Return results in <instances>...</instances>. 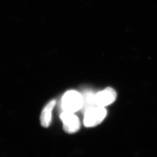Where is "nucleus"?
Here are the masks:
<instances>
[{
  "instance_id": "f257e3e1",
  "label": "nucleus",
  "mask_w": 157,
  "mask_h": 157,
  "mask_svg": "<svg viewBox=\"0 0 157 157\" xmlns=\"http://www.w3.org/2000/svg\"><path fill=\"white\" fill-rule=\"evenodd\" d=\"M83 96L75 90L66 92L62 99V108L64 111L75 113L82 108Z\"/></svg>"
},
{
  "instance_id": "f03ea898",
  "label": "nucleus",
  "mask_w": 157,
  "mask_h": 157,
  "mask_svg": "<svg viewBox=\"0 0 157 157\" xmlns=\"http://www.w3.org/2000/svg\"><path fill=\"white\" fill-rule=\"evenodd\" d=\"M107 115L104 107L94 106L85 111L84 124L86 127H94L100 124Z\"/></svg>"
},
{
  "instance_id": "7ed1b4c3",
  "label": "nucleus",
  "mask_w": 157,
  "mask_h": 157,
  "mask_svg": "<svg viewBox=\"0 0 157 157\" xmlns=\"http://www.w3.org/2000/svg\"><path fill=\"white\" fill-rule=\"evenodd\" d=\"M60 117L63 122V130L65 132L73 134L80 129L81 124L79 119L73 113L64 111Z\"/></svg>"
},
{
  "instance_id": "20e7f679",
  "label": "nucleus",
  "mask_w": 157,
  "mask_h": 157,
  "mask_svg": "<svg viewBox=\"0 0 157 157\" xmlns=\"http://www.w3.org/2000/svg\"><path fill=\"white\" fill-rule=\"evenodd\" d=\"M117 97V92L113 88H106L94 95V103L97 106L104 107L113 103Z\"/></svg>"
},
{
  "instance_id": "39448f33",
  "label": "nucleus",
  "mask_w": 157,
  "mask_h": 157,
  "mask_svg": "<svg viewBox=\"0 0 157 157\" xmlns=\"http://www.w3.org/2000/svg\"><path fill=\"white\" fill-rule=\"evenodd\" d=\"M56 100H52L47 105V106L44 108L41 114V124L44 128H48L50 126L51 123L52 112L53 108L56 105Z\"/></svg>"
}]
</instances>
